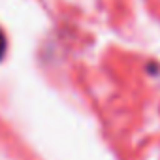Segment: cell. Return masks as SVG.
Instances as JSON below:
<instances>
[{
	"instance_id": "6da1fadb",
	"label": "cell",
	"mask_w": 160,
	"mask_h": 160,
	"mask_svg": "<svg viewBox=\"0 0 160 160\" xmlns=\"http://www.w3.org/2000/svg\"><path fill=\"white\" fill-rule=\"evenodd\" d=\"M6 49H8V40H6V34H4V30L0 28V60L4 58V55H6Z\"/></svg>"
}]
</instances>
